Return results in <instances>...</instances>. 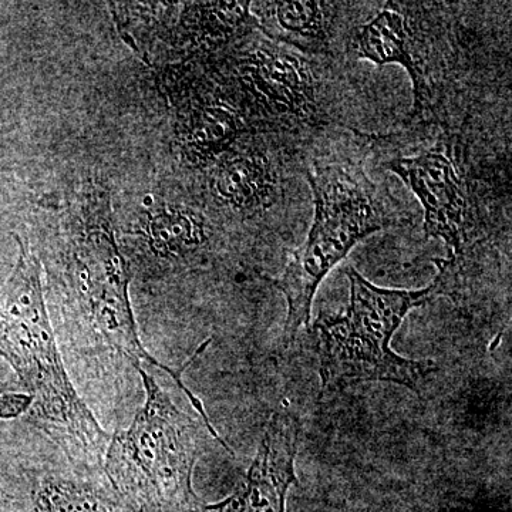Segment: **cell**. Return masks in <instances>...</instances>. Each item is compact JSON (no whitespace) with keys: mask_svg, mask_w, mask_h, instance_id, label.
Masks as SVG:
<instances>
[{"mask_svg":"<svg viewBox=\"0 0 512 512\" xmlns=\"http://www.w3.org/2000/svg\"><path fill=\"white\" fill-rule=\"evenodd\" d=\"M33 399L28 393L8 392L0 397V419H23L32 406Z\"/></svg>","mask_w":512,"mask_h":512,"instance_id":"obj_14","label":"cell"},{"mask_svg":"<svg viewBox=\"0 0 512 512\" xmlns=\"http://www.w3.org/2000/svg\"><path fill=\"white\" fill-rule=\"evenodd\" d=\"M15 239L18 261L0 286V357L33 399L23 419L74 467L103 471L111 436L74 389L64 366L35 249L28 238Z\"/></svg>","mask_w":512,"mask_h":512,"instance_id":"obj_2","label":"cell"},{"mask_svg":"<svg viewBox=\"0 0 512 512\" xmlns=\"http://www.w3.org/2000/svg\"><path fill=\"white\" fill-rule=\"evenodd\" d=\"M147 224L127 258L131 274L167 278L204 268L214 258V232L200 212L170 208Z\"/></svg>","mask_w":512,"mask_h":512,"instance_id":"obj_9","label":"cell"},{"mask_svg":"<svg viewBox=\"0 0 512 512\" xmlns=\"http://www.w3.org/2000/svg\"><path fill=\"white\" fill-rule=\"evenodd\" d=\"M8 392H13V384L9 383L8 377H6L5 373L0 369V397Z\"/></svg>","mask_w":512,"mask_h":512,"instance_id":"obj_15","label":"cell"},{"mask_svg":"<svg viewBox=\"0 0 512 512\" xmlns=\"http://www.w3.org/2000/svg\"><path fill=\"white\" fill-rule=\"evenodd\" d=\"M383 167L399 175L419 198L427 238L446 244L448 258L437 262L436 282L451 295L471 261L470 191L463 168L450 147L434 144L413 156L394 157Z\"/></svg>","mask_w":512,"mask_h":512,"instance_id":"obj_6","label":"cell"},{"mask_svg":"<svg viewBox=\"0 0 512 512\" xmlns=\"http://www.w3.org/2000/svg\"><path fill=\"white\" fill-rule=\"evenodd\" d=\"M336 3L259 2L249 5L255 25L272 42L291 47L302 55H325L330 49Z\"/></svg>","mask_w":512,"mask_h":512,"instance_id":"obj_13","label":"cell"},{"mask_svg":"<svg viewBox=\"0 0 512 512\" xmlns=\"http://www.w3.org/2000/svg\"><path fill=\"white\" fill-rule=\"evenodd\" d=\"M301 423L281 407L266 424L258 453L234 493L200 512H286L289 488L296 483L295 461L301 446Z\"/></svg>","mask_w":512,"mask_h":512,"instance_id":"obj_8","label":"cell"},{"mask_svg":"<svg viewBox=\"0 0 512 512\" xmlns=\"http://www.w3.org/2000/svg\"><path fill=\"white\" fill-rule=\"evenodd\" d=\"M79 222L60 229V235L36 255L46 276L45 295L55 316L56 338H62L66 352L79 360L84 370L100 379L117 380L141 363L163 370L183 390L208 433L227 448L204 404L183 382V373L211 340H205L180 369L151 356L138 335L128 296L133 274L117 245L106 201L80 212Z\"/></svg>","mask_w":512,"mask_h":512,"instance_id":"obj_1","label":"cell"},{"mask_svg":"<svg viewBox=\"0 0 512 512\" xmlns=\"http://www.w3.org/2000/svg\"><path fill=\"white\" fill-rule=\"evenodd\" d=\"M242 67L245 82L272 116L308 123L319 111V82L311 60L291 47L262 43Z\"/></svg>","mask_w":512,"mask_h":512,"instance_id":"obj_10","label":"cell"},{"mask_svg":"<svg viewBox=\"0 0 512 512\" xmlns=\"http://www.w3.org/2000/svg\"><path fill=\"white\" fill-rule=\"evenodd\" d=\"M3 512H130L103 471L26 460L9 467Z\"/></svg>","mask_w":512,"mask_h":512,"instance_id":"obj_7","label":"cell"},{"mask_svg":"<svg viewBox=\"0 0 512 512\" xmlns=\"http://www.w3.org/2000/svg\"><path fill=\"white\" fill-rule=\"evenodd\" d=\"M315 217L305 242L293 252L274 286L288 303L284 340H295L311 318L313 298L323 279L362 239L402 221L392 198L373 183L362 163L349 158L313 160L306 173Z\"/></svg>","mask_w":512,"mask_h":512,"instance_id":"obj_3","label":"cell"},{"mask_svg":"<svg viewBox=\"0 0 512 512\" xmlns=\"http://www.w3.org/2000/svg\"><path fill=\"white\" fill-rule=\"evenodd\" d=\"M212 195L228 210L251 217L268 210L279 197L278 171L262 151L228 154L212 171Z\"/></svg>","mask_w":512,"mask_h":512,"instance_id":"obj_12","label":"cell"},{"mask_svg":"<svg viewBox=\"0 0 512 512\" xmlns=\"http://www.w3.org/2000/svg\"><path fill=\"white\" fill-rule=\"evenodd\" d=\"M146 402L127 430L110 437L103 473L130 512H200L192 488L200 430L143 366Z\"/></svg>","mask_w":512,"mask_h":512,"instance_id":"obj_4","label":"cell"},{"mask_svg":"<svg viewBox=\"0 0 512 512\" xmlns=\"http://www.w3.org/2000/svg\"><path fill=\"white\" fill-rule=\"evenodd\" d=\"M348 308L338 315H320L319 375L323 390L338 392L363 383H396L419 393L431 367L397 355L392 339L413 309L439 295L436 284L420 291L380 288L355 268L346 271Z\"/></svg>","mask_w":512,"mask_h":512,"instance_id":"obj_5","label":"cell"},{"mask_svg":"<svg viewBox=\"0 0 512 512\" xmlns=\"http://www.w3.org/2000/svg\"><path fill=\"white\" fill-rule=\"evenodd\" d=\"M359 60L379 67L399 64L409 73L413 84L414 116L430 113L434 103L433 84L419 52L409 16L399 6H386L369 22L360 26L355 37Z\"/></svg>","mask_w":512,"mask_h":512,"instance_id":"obj_11","label":"cell"}]
</instances>
